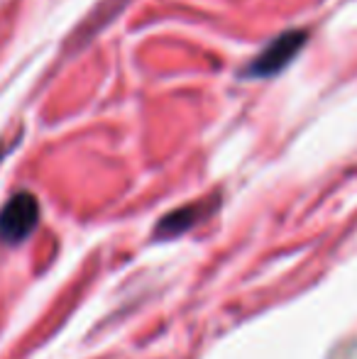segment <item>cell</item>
Here are the masks:
<instances>
[{"mask_svg":"<svg viewBox=\"0 0 357 359\" xmlns=\"http://www.w3.org/2000/svg\"><path fill=\"white\" fill-rule=\"evenodd\" d=\"M210 208H213V203H191V205H184V208H179V210H174V213L164 215L162 220H159L154 235H157L159 240H169V237L184 235V232L191 230V227H194L206 213H210Z\"/></svg>","mask_w":357,"mask_h":359,"instance_id":"cell-3","label":"cell"},{"mask_svg":"<svg viewBox=\"0 0 357 359\" xmlns=\"http://www.w3.org/2000/svg\"><path fill=\"white\" fill-rule=\"evenodd\" d=\"M306 39H309L306 29H289V32L279 34V37H276L267 49H262V54L245 69V76H252V79L274 76L301 52Z\"/></svg>","mask_w":357,"mask_h":359,"instance_id":"cell-2","label":"cell"},{"mask_svg":"<svg viewBox=\"0 0 357 359\" xmlns=\"http://www.w3.org/2000/svg\"><path fill=\"white\" fill-rule=\"evenodd\" d=\"M39 225V203L32 194H15L0 210V242L20 245Z\"/></svg>","mask_w":357,"mask_h":359,"instance_id":"cell-1","label":"cell"},{"mask_svg":"<svg viewBox=\"0 0 357 359\" xmlns=\"http://www.w3.org/2000/svg\"><path fill=\"white\" fill-rule=\"evenodd\" d=\"M333 359H357V342H348L338 352H333Z\"/></svg>","mask_w":357,"mask_h":359,"instance_id":"cell-4","label":"cell"}]
</instances>
